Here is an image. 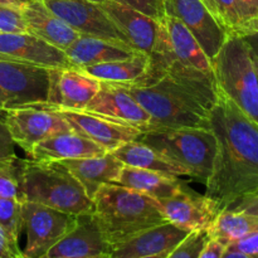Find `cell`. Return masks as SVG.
<instances>
[{
  "mask_svg": "<svg viewBox=\"0 0 258 258\" xmlns=\"http://www.w3.org/2000/svg\"><path fill=\"white\" fill-rule=\"evenodd\" d=\"M209 127L216 136L217 154L204 196L222 212L258 189V125L217 90Z\"/></svg>",
  "mask_w": 258,
  "mask_h": 258,
  "instance_id": "cell-1",
  "label": "cell"
},
{
  "mask_svg": "<svg viewBox=\"0 0 258 258\" xmlns=\"http://www.w3.org/2000/svg\"><path fill=\"white\" fill-rule=\"evenodd\" d=\"M125 87L150 115L145 131L209 127V115L217 101L214 76L186 68L165 70L144 75Z\"/></svg>",
  "mask_w": 258,
  "mask_h": 258,
  "instance_id": "cell-2",
  "label": "cell"
},
{
  "mask_svg": "<svg viewBox=\"0 0 258 258\" xmlns=\"http://www.w3.org/2000/svg\"><path fill=\"white\" fill-rule=\"evenodd\" d=\"M92 201V216L111 248L140 232L168 222L156 199L117 184L102 185Z\"/></svg>",
  "mask_w": 258,
  "mask_h": 258,
  "instance_id": "cell-3",
  "label": "cell"
},
{
  "mask_svg": "<svg viewBox=\"0 0 258 258\" xmlns=\"http://www.w3.org/2000/svg\"><path fill=\"white\" fill-rule=\"evenodd\" d=\"M20 201L42 204L72 216L93 213V201L60 163L18 161Z\"/></svg>",
  "mask_w": 258,
  "mask_h": 258,
  "instance_id": "cell-4",
  "label": "cell"
},
{
  "mask_svg": "<svg viewBox=\"0 0 258 258\" xmlns=\"http://www.w3.org/2000/svg\"><path fill=\"white\" fill-rule=\"evenodd\" d=\"M136 140L183 169L186 176L203 184L211 176L217 154V140L211 127L149 130L141 133Z\"/></svg>",
  "mask_w": 258,
  "mask_h": 258,
  "instance_id": "cell-5",
  "label": "cell"
},
{
  "mask_svg": "<svg viewBox=\"0 0 258 258\" xmlns=\"http://www.w3.org/2000/svg\"><path fill=\"white\" fill-rule=\"evenodd\" d=\"M212 66L217 90L258 125V80L246 38L228 37Z\"/></svg>",
  "mask_w": 258,
  "mask_h": 258,
  "instance_id": "cell-6",
  "label": "cell"
},
{
  "mask_svg": "<svg viewBox=\"0 0 258 258\" xmlns=\"http://www.w3.org/2000/svg\"><path fill=\"white\" fill-rule=\"evenodd\" d=\"M77 223V216L42 204L22 201V231L27 242L22 249L25 258H40Z\"/></svg>",
  "mask_w": 258,
  "mask_h": 258,
  "instance_id": "cell-7",
  "label": "cell"
},
{
  "mask_svg": "<svg viewBox=\"0 0 258 258\" xmlns=\"http://www.w3.org/2000/svg\"><path fill=\"white\" fill-rule=\"evenodd\" d=\"M3 120L15 145L27 155L40 141L54 134L72 130L64 117L44 105L8 108L3 113Z\"/></svg>",
  "mask_w": 258,
  "mask_h": 258,
  "instance_id": "cell-8",
  "label": "cell"
},
{
  "mask_svg": "<svg viewBox=\"0 0 258 258\" xmlns=\"http://www.w3.org/2000/svg\"><path fill=\"white\" fill-rule=\"evenodd\" d=\"M0 90L9 101L8 108L47 103L50 90L49 70L0 55Z\"/></svg>",
  "mask_w": 258,
  "mask_h": 258,
  "instance_id": "cell-9",
  "label": "cell"
},
{
  "mask_svg": "<svg viewBox=\"0 0 258 258\" xmlns=\"http://www.w3.org/2000/svg\"><path fill=\"white\" fill-rule=\"evenodd\" d=\"M55 15L80 34L101 38L117 44H128L125 35L113 24L98 3L90 0H43ZM133 48V47H131ZM134 49V48H133Z\"/></svg>",
  "mask_w": 258,
  "mask_h": 258,
  "instance_id": "cell-10",
  "label": "cell"
},
{
  "mask_svg": "<svg viewBox=\"0 0 258 258\" xmlns=\"http://www.w3.org/2000/svg\"><path fill=\"white\" fill-rule=\"evenodd\" d=\"M165 13L185 25L211 60L228 39L226 30L202 0H166Z\"/></svg>",
  "mask_w": 258,
  "mask_h": 258,
  "instance_id": "cell-11",
  "label": "cell"
},
{
  "mask_svg": "<svg viewBox=\"0 0 258 258\" xmlns=\"http://www.w3.org/2000/svg\"><path fill=\"white\" fill-rule=\"evenodd\" d=\"M44 106L57 111L70 123L73 131L90 139L107 153H111L125 143L136 140L141 134L139 128L117 122L97 113L80 110H67L50 105Z\"/></svg>",
  "mask_w": 258,
  "mask_h": 258,
  "instance_id": "cell-12",
  "label": "cell"
},
{
  "mask_svg": "<svg viewBox=\"0 0 258 258\" xmlns=\"http://www.w3.org/2000/svg\"><path fill=\"white\" fill-rule=\"evenodd\" d=\"M169 223L188 232L208 229L219 212L204 194L181 185L169 198L158 201Z\"/></svg>",
  "mask_w": 258,
  "mask_h": 258,
  "instance_id": "cell-13",
  "label": "cell"
},
{
  "mask_svg": "<svg viewBox=\"0 0 258 258\" xmlns=\"http://www.w3.org/2000/svg\"><path fill=\"white\" fill-rule=\"evenodd\" d=\"M83 111L105 116L117 122L133 126L143 133L150 123V115L120 83L101 82L95 97Z\"/></svg>",
  "mask_w": 258,
  "mask_h": 258,
  "instance_id": "cell-14",
  "label": "cell"
},
{
  "mask_svg": "<svg viewBox=\"0 0 258 258\" xmlns=\"http://www.w3.org/2000/svg\"><path fill=\"white\" fill-rule=\"evenodd\" d=\"M48 102L44 105L83 111L101 87V81L76 67L52 68Z\"/></svg>",
  "mask_w": 258,
  "mask_h": 258,
  "instance_id": "cell-15",
  "label": "cell"
},
{
  "mask_svg": "<svg viewBox=\"0 0 258 258\" xmlns=\"http://www.w3.org/2000/svg\"><path fill=\"white\" fill-rule=\"evenodd\" d=\"M0 55L48 70L73 67L63 50L30 33H0Z\"/></svg>",
  "mask_w": 258,
  "mask_h": 258,
  "instance_id": "cell-16",
  "label": "cell"
},
{
  "mask_svg": "<svg viewBox=\"0 0 258 258\" xmlns=\"http://www.w3.org/2000/svg\"><path fill=\"white\" fill-rule=\"evenodd\" d=\"M100 5L136 52L146 55L153 52L160 34L161 22L116 0H105Z\"/></svg>",
  "mask_w": 258,
  "mask_h": 258,
  "instance_id": "cell-17",
  "label": "cell"
},
{
  "mask_svg": "<svg viewBox=\"0 0 258 258\" xmlns=\"http://www.w3.org/2000/svg\"><path fill=\"white\" fill-rule=\"evenodd\" d=\"M111 244L92 214L77 216L76 226L47 252L48 258H92L108 256Z\"/></svg>",
  "mask_w": 258,
  "mask_h": 258,
  "instance_id": "cell-18",
  "label": "cell"
},
{
  "mask_svg": "<svg viewBox=\"0 0 258 258\" xmlns=\"http://www.w3.org/2000/svg\"><path fill=\"white\" fill-rule=\"evenodd\" d=\"M190 232L166 223L140 232L111 248L110 258H140L169 253Z\"/></svg>",
  "mask_w": 258,
  "mask_h": 258,
  "instance_id": "cell-19",
  "label": "cell"
},
{
  "mask_svg": "<svg viewBox=\"0 0 258 258\" xmlns=\"http://www.w3.org/2000/svg\"><path fill=\"white\" fill-rule=\"evenodd\" d=\"M22 14L28 33L63 52L80 37V33L55 15L43 0H34L24 5Z\"/></svg>",
  "mask_w": 258,
  "mask_h": 258,
  "instance_id": "cell-20",
  "label": "cell"
},
{
  "mask_svg": "<svg viewBox=\"0 0 258 258\" xmlns=\"http://www.w3.org/2000/svg\"><path fill=\"white\" fill-rule=\"evenodd\" d=\"M107 151L91 141L90 139L80 135L76 131H63L54 134L32 149L28 156L34 161H63L75 159L90 158L103 155Z\"/></svg>",
  "mask_w": 258,
  "mask_h": 258,
  "instance_id": "cell-21",
  "label": "cell"
},
{
  "mask_svg": "<svg viewBox=\"0 0 258 258\" xmlns=\"http://www.w3.org/2000/svg\"><path fill=\"white\" fill-rule=\"evenodd\" d=\"M60 163L85 189L91 199L105 184H115L123 168V164L111 153Z\"/></svg>",
  "mask_w": 258,
  "mask_h": 258,
  "instance_id": "cell-22",
  "label": "cell"
},
{
  "mask_svg": "<svg viewBox=\"0 0 258 258\" xmlns=\"http://www.w3.org/2000/svg\"><path fill=\"white\" fill-rule=\"evenodd\" d=\"M64 53L73 67L85 68L100 63L126 59L138 52L128 45L80 34Z\"/></svg>",
  "mask_w": 258,
  "mask_h": 258,
  "instance_id": "cell-23",
  "label": "cell"
},
{
  "mask_svg": "<svg viewBox=\"0 0 258 258\" xmlns=\"http://www.w3.org/2000/svg\"><path fill=\"white\" fill-rule=\"evenodd\" d=\"M161 23L165 27L169 44L174 55L188 67L196 68L206 75L214 76L212 60L204 53L191 33L186 29L185 25L170 15H166Z\"/></svg>",
  "mask_w": 258,
  "mask_h": 258,
  "instance_id": "cell-24",
  "label": "cell"
},
{
  "mask_svg": "<svg viewBox=\"0 0 258 258\" xmlns=\"http://www.w3.org/2000/svg\"><path fill=\"white\" fill-rule=\"evenodd\" d=\"M115 184L145 194L156 201L169 198L183 185L179 176L131 166H123Z\"/></svg>",
  "mask_w": 258,
  "mask_h": 258,
  "instance_id": "cell-25",
  "label": "cell"
},
{
  "mask_svg": "<svg viewBox=\"0 0 258 258\" xmlns=\"http://www.w3.org/2000/svg\"><path fill=\"white\" fill-rule=\"evenodd\" d=\"M116 159L123 164V166L145 169V170L158 171L166 175L186 176L185 171L178 165L173 164L156 153L153 148L139 140L128 141L111 151Z\"/></svg>",
  "mask_w": 258,
  "mask_h": 258,
  "instance_id": "cell-26",
  "label": "cell"
},
{
  "mask_svg": "<svg viewBox=\"0 0 258 258\" xmlns=\"http://www.w3.org/2000/svg\"><path fill=\"white\" fill-rule=\"evenodd\" d=\"M148 67L149 55L138 52L126 59L100 63V64L80 68V70L101 82L131 86L145 75Z\"/></svg>",
  "mask_w": 258,
  "mask_h": 258,
  "instance_id": "cell-27",
  "label": "cell"
},
{
  "mask_svg": "<svg viewBox=\"0 0 258 258\" xmlns=\"http://www.w3.org/2000/svg\"><path fill=\"white\" fill-rule=\"evenodd\" d=\"M256 231H258V216L228 208L219 212L207 229L209 238L217 239L224 246Z\"/></svg>",
  "mask_w": 258,
  "mask_h": 258,
  "instance_id": "cell-28",
  "label": "cell"
},
{
  "mask_svg": "<svg viewBox=\"0 0 258 258\" xmlns=\"http://www.w3.org/2000/svg\"><path fill=\"white\" fill-rule=\"evenodd\" d=\"M0 226L10 238L19 243L22 233V201L0 197Z\"/></svg>",
  "mask_w": 258,
  "mask_h": 258,
  "instance_id": "cell-29",
  "label": "cell"
},
{
  "mask_svg": "<svg viewBox=\"0 0 258 258\" xmlns=\"http://www.w3.org/2000/svg\"><path fill=\"white\" fill-rule=\"evenodd\" d=\"M219 22L228 37L246 38L243 22L237 0H216Z\"/></svg>",
  "mask_w": 258,
  "mask_h": 258,
  "instance_id": "cell-30",
  "label": "cell"
},
{
  "mask_svg": "<svg viewBox=\"0 0 258 258\" xmlns=\"http://www.w3.org/2000/svg\"><path fill=\"white\" fill-rule=\"evenodd\" d=\"M208 241L209 234L207 229L190 232L165 258H198Z\"/></svg>",
  "mask_w": 258,
  "mask_h": 258,
  "instance_id": "cell-31",
  "label": "cell"
},
{
  "mask_svg": "<svg viewBox=\"0 0 258 258\" xmlns=\"http://www.w3.org/2000/svg\"><path fill=\"white\" fill-rule=\"evenodd\" d=\"M0 33H28L22 8L0 5Z\"/></svg>",
  "mask_w": 258,
  "mask_h": 258,
  "instance_id": "cell-32",
  "label": "cell"
},
{
  "mask_svg": "<svg viewBox=\"0 0 258 258\" xmlns=\"http://www.w3.org/2000/svg\"><path fill=\"white\" fill-rule=\"evenodd\" d=\"M0 197L20 199L17 163H0Z\"/></svg>",
  "mask_w": 258,
  "mask_h": 258,
  "instance_id": "cell-33",
  "label": "cell"
},
{
  "mask_svg": "<svg viewBox=\"0 0 258 258\" xmlns=\"http://www.w3.org/2000/svg\"><path fill=\"white\" fill-rule=\"evenodd\" d=\"M118 3L127 5L153 19L161 20L166 17L165 3L166 0H116Z\"/></svg>",
  "mask_w": 258,
  "mask_h": 258,
  "instance_id": "cell-34",
  "label": "cell"
},
{
  "mask_svg": "<svg viewBox=\"0 0 258 258\" xmlns=\"http://www.w3.org/2000/svg\"><path fill=\"white\" fill-rule=\"evenodd\" d=\"M246 38L258 33V0H237Z\"/></svg>",
  "mask_w": 258,
  "mask_h": 258,
  "instance_id": "cell-35",
  "label": "cell"
},
{
  "mask_svg": "<svg viewBox=\"0 0 258 258\" xmlns=\"http://www.w3.org/2000/svg\"><path fill=\"white\" fill-rule=\"evenodd\" d=\"M18 156L15 153V144L10 136L9 130L0 115V163H17Z\"/></svg>",
  "mask_w": 258,
  "mask_h": 258,
  "instance_id": "cell-36",
  "label": "cell"
},
{
  "mask_svg": "<svg viewBox=\"0 0 258 258\" xmlns=\"http://www.w3.org/2000/svg\"><path fill=\"white\" fill-rule=\"evenodd\" d=\"M0 258H25L19 243L13 241L2 226H0Z\"/></svg>",
  "mask_w": 258,
  "mask_h": 258,
  "instance_id": "cell-37",
  "label": "cell"
},
{
  "mask_svg": "<svg viewBox=\"0 0 258 258\" xmlns=\"http://www.w3.org/2000/svg\"><path fill=\"white\" fill-rule=\"evenodd\" d=\"M227 247L258 258V231L247 234L243 238L228 244Z\"/></svg>",
  "mask_w": 258,
  "mask_h": 258,
  "instance_id": "cell-38",
  "label": "cell"
},
{
  "mask_svg": "<svg viewBox=\"0 0 258 258\" xmlns=\"http://www.w3.org/2000/svg\"><path fill=\"white\" fill-rule=\"evenodd\" d=\"M228 209H234V211H242L246 213L254 214L258 216V189L253 193H249L239 198L238 201L234 202Z\"/></svg>",
  "mask_w": 258,
  "mask_h": 258,
  "instance_id": "cell-39",
  "label": "cell"
},
{
  "mask_svg": "<svg viewBox=\"0 0 258 258\" xmlns=\"http://www.w3.org/2000/svg\"><path fill=\"white\" fill-rule=\"evenodd\" d=\"M226 247L227 246H224L223 243H221L217 239L209 238V241L207 242L204 248L202 249L198 258H222L224 251H226Z\"/></svg>",
  "mask_w": 258,
  "mask_h": 258,
  "instance_id": "cell-40",
  "label": "cell"
},
{
  "mask_svg": "<svg viewBox=\"0 0 258 258\" xmlns=\"http://www.w3.org/2000/svg\"><path fill=\"white\" fill-rule=\"evenodd\" d=\"M222 258H257L253 256H249V254L243 253V252L236 251V249H232L229 247H226V251H224Z\"/></svg>",
  "mask_w": 258,
  "mask_h": 258,
  "instance_id": "cell-41",
  "label": "cell"
},
{
  "mask_svg": "<svg viewBox=\"0 0 258 258\" xmlns=\"http://www.w3.org/2000/svg\"><path fill=\"white\" fill-rule=\"evenodd\" d=\"M202 2L204 3V5L208 8L209 12H211L212 14L214 15V18H216V19L219 22V15H218V9H217L216 0H202ZM219 24H221V22H219Z\"/></svg>",
  "mask_w": 258,
  "mask_h": 258,
  "instance_id": "cell-42",
  "label": "cell"
},
{
  "mask_svg": "<svg viewBox=\"0 0 258 258\" xmlns=\"http://www.w3.org/2000/svg\"><path fill=\"white\" fill-rule=\"evenodd\" d=\"M8 107H9V101H8L7 95L0 90V115H3L4 111L8 110Z\"/></svg>",
  "mask_w": 258,
  "mask_h": 258,
  "instance_id": "cell-43",
  "label": "cell"
},
{
  "mask_svg": "<svg viewBox=\"0 0 258 258\" xmlns=\"http://www.w3.org/2000/svg\"><path fill=\"white\" fill-rule=\"evenodd\" d=\"M246 39L247 42L249 43V45H251L252 50L258 53V33H256V34L253 35H249V37H247Z\"/></svg>",
  "mask_w": 258,
  "mask_h": 258,
  "instance_id": "cell-44",
  "label": "cell"
},
{
  "mask_svg": "<svg viewBox=\"0 0 258 258\" xmlns=\"http://www.w3.org/2000/svg\"><path fill=\"white\" fill-rule=\"evenodd\" d=\"M12 2L14 3V4L17 5V7H19V8H23V7H24V5L29 4V3L34 2V0H12Z\"/></svg>",
  "mask_w": 258,
  "mask_h": 258,
  "instance_id": "cell-45",
  "label": "cell"
},
{
  "mask_svg": "<svg viewBox=\"0 0 258 258\" xmlns=\"http://www.w3.org/2000/svg\"><path fill=\"white\" fill-rule=\"evenodd\" d=\"M252 55H253V63H254V70L257 73V80H258V53L252 50Z\"/></svg>",
  "mask_w": 258,
  "mask_h": 258,
  "instance_id": "cell-46",
  "label": "cell"
},
{
  "mask_svg": "<svg viewBox=\"0 0 258 258\" xmlns=\"http://www.w3.org/2000/svg\"><path fill=\"white\" fill-rule=\"evenodd\" d=\"M0 5H14V7H17L12 0H0Z\"/></svg>",
  "mask_w": 258,
  "mask_h": 258,
  "instance_id": "cell-47",
  "label": "cell"
},
{
  "mask_svg": "<svg viewBox=\"0 0 258 258\" xmlns=\"http://www.w3.org/2000/svg\"><path fill=\"white\" fill-rule=\"evenodd\" d=\"M169 253H161V254H156V256H150V257H140V258H165Z\"/></svg>",
  "mask_w": 258,
  "mask_h": 258,
  "instance_id": "cell-48",
  "label": "cell"
},
{
  "mask_svg": "<svg viewBox=\"0 0 258 258\" xmlns=\"http://www.w3.org/2000/svg\"><path fill=\"white\" fill-rule=\"evenodd\" d=\"M40 258H48L47 256H42ZM92 258H110V256H100V257H92Z\"/></svg>",
  "mask_w": 258,
  "mask_h": 258,
  "instance_id": "cell-49",
  "label": "cell"
},
{
  "mask_svg": "<svg viewBox=\"0 0 258 258\" xmlns=\"http://www.w3.org/2000/svg\"><path fill=\"white\" fill-rule=\"evenodd\" d=\"M90 2H93V3H98V4H100V3L105 2V0H90Z\"/></svg>",
  "mask_w": 258,
  "mask_h": 258,
  "instance_id": "cell-50",
  "label": "cell"
}]
</instances>
